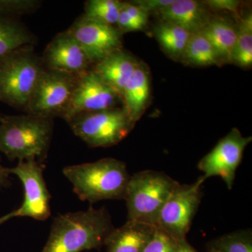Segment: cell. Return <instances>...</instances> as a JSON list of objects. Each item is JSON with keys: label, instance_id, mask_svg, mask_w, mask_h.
<instances>
[{"label": "cell", "instance_id": "cb8c5ba5", "mask_svg": "<svg viewBox=\"0 0 252 252\" xmlns=\"http://www.w3.org/2000/svg\"><path fill=\"white\" fill-rule=\"evenodd\" d=\"M211 252H252V237L250 230H239L214 240Z\"/></svg>", "mask_w": 252, "mask_h": 252}, {"label": "cell", "instance_id": "5bb4252c", "mask_svg": "<svg viewBox=\"0 0 252 252\" xmlns=\"http://www.w3.org/2000/svg\"><path fill=\"white\" fill-rule=\"evenodd\" d=\"M140 61L123 49L117 50L94 64L92 68L101 79L122 97L127 81Z\"/></svg>", "mask_w": 252, "mask_h": 252}, {"label": "cell", "instance_id": "9c48e42d", "mask_svg": "<svg viewBox=\"0 0 252 252\" xmlns=\"http://www.w3.org/2000/svg\"><path fill=\"white\" fill-rule=\"evenodd\" d=\"M44 164L36 160L18 161L16 167L8 168L10 175L21 180L24 199L21 207L15 210V217H30L45 220L51 216V195L44 178Z\"/></svg>", "mask_w": 252, "mask_h": 252}, {"label": "cell", "instance_id": "44dd1931", "mask_svg": "<svg viewBox=\"0 0 252 252\" xmlns=\"http://www.w3.org/2000/svg\"><path fill=\"white\" fill-rule=\"evenodd\" d=\"M181 63L197 67L221 66L215 49L201 31L192 33Z\"/></svg>", "mask_w": 252, "mask_h": 252}, {"label": "cell", "instance_id": "ffe728a7", "mask_svg": "<svg viewBox=\"0 0 252 252\" xmlns=\"http://www.w3.org/2000/svg\"><path fill=\"white\" fill-rule=\"evenodd\" d=\"M34 37L13 18L0 16V63L23 46L33 45Z\"/></svg>", "mask_w": 252, "mask_h": 252}, {"label": "cell", "instance_id": "f1b7e54d", "mask_svg": "<svg viewBox=\"0 0 252 252\" xmlns=\"http://www.w3.org/2000/svg\"><path fill=\"white\" fill-rule=\"evenodd\" d=\"M116 27L123 34L132 32L142 31L146 28L145 26H142L140 23L131 18L128 14H126L122 9H121Z\"/></svg>", "mask_w": 252, "mask_h": 252}, {"label": "cell", "instance_id": "30bf717a", "mask_svg": "<svg viewBox=\"0 0 252 252\" xmlns=\"http://www.w3.org/2000/svg\"><path fill=\"white\" fill-rule=\"evenodd\" d=\"M252 140V137H244L238 129H232L199 162L198 169L203 172L204 178L220 177L228 189L233 188L244 152Z\"/></svg>", "mask_w": 252, "mask_h": 252}, {"label": "cell", "instance_id": "3957f363", "mask_svg": "<svg viewBox=\"0 0 252 252\" xmlns=\"http://www.w3.org/2000/svg\"><path fill=\"white\" fill-rule=\"evenodd\" d=\"M53 134L52 120L30 114L0 118V152L9 160H36L47 156Z\"/></svg>", "mask_w": 252, "mask_h": 252}, {"label": "cell", "instance_id": "d6a6232c", "mask_svg": "<svg viewBox=\"0 0 252 252\" xmlns=\"http://www.w3.org/2000/svg\"><path fill=\"white\" fill-rule=\"evenodd\" d=\"M15 217V212L14 211L9 212V213L6 214V215L0 217V225H2L5 222L8 221V220H11V219L14 218Z\"/></svg>", "mask_w": 252, "mask_h": 252}, {"label": "cell", "instance_id": "4316f807", "mask_svg": "<svg viewBox=\"0 0 252 252\" xmlns=\"http://www.w3.org/2000/svg\"><path fill=\"white\" fill-rule=\"evenodd\" d=\"M173 1L174 0H135L131 2L150 15L158 14L172 4Z\"/></svg>", "mask_w": 252, "mask_h": 252}, {"label": "cell", "instance_id": "83f0119b", "mask_svg": "<svg viewBox=\"0 0 252 252\" xmlns=\"http://www.w3.org/2000/svg\"><path fill=\"white\" fill-rule=\"evenodd\" d=\"M209 9L216 11H228L238 15L241 1L238 0H207L203 1Z\"/></svg>", "mask_w": 252, "mask_h": 252}, {"label": "cell", "instance_id": "d6986e66", "mask_svg": "<svg viewBox=\"0 0 252 252\" xmlns=\"http://www.w3.org/2000/svg\"><path fill=\"white\" fill-rule=\"evenodd\" d=\"M154 34L162 51L181 62L192 33L174 23L160 21L154 28Z\"/></svg>", "mask_w": 252, "mask_h": 252}, {"label": "cell", "instance_id": "7c38bea8", "mask_svg": "<svg viewBox=\"0 0 252 252\" xmlns=\"http://www.w3.org/2000/svg\"><path fill=\"white\" fill-rule=\"evenodd\" d=\"M85 51L92 64L123 49V34L116 26L82 16L68 30Z\"/></svg>", "mask_w": 252, "mask_h": 252}, {"label": "cell", "instance_id": "836d02e7", "mask_svg": "<svg viewBox=\"0 0 252 252\" xmlns=\"http://www.w3.org/2000/svg\"><path fill=\"white\" fill-rule=\"evenodd\" d=\"M1 114H0V118H1Z\"/></svg>", "mask_w": 252, "mask_h": 252}, {"label": "cell", "instance_id": "4fadbf2b", "mask_svg": "<svg viewBox=\"0 0 252 252\" xmlns=\"http://www.w3.org/2000/svg\"><path fill=\"white\" fill-rule=\"evenodd\" d=\"M41 60L46 69L77 77L90 70L92 65L85 51L68 31L55 36Z\"/></svg>", "mask_w": 252, "mask_h": 252}, {"label": "cell", "instance_id": "9a60e30c", "mask_svg": "<svg viewBox=\"0 0 252 252\" xmlns=\"http://www.w3.org/2000/svg\"><path fill=\"white\" fill-rule=\"evenodd\" d=\"M151 81L148 67L140 62L123 92L122 107L135 124L143 116L150 103Z\"/></svg>", "mask_w": 252, "mask_h": 252}, {"label": "cell", "instance_id": "484cf974", "mask_svg": "<svg viewBox=\"0 0 252 252\" xmlns=\"http://www.w3.org/2000/svg\"><path fill=\"white\" fill-rule=\"evenodd\" d=\"M40 1L35 0H0V16L13 18L28 14L39 7Z\"/></svg>", "mask_w": 252, "mask_h": 252}, {"label": "cell", "instance_id": "6da1fadb", "mask_svg": "<svg viewBox=\"0 0 252 252\" xmlns=\"http://www.w3.org/2000/svg\"><path fill=\"white\" fill-rule=\"evenodd\" d=\"M104 207L69 212L54 219L41 252H81L99 250L114 229Z\"/></svg>", "mask_w": 252, "mask_h": 252}, {"label": "cell", "instance_id": "8992f818", "mask_svg": "<svg viewBox=\"0 0 252 252\" xmlns=\"http://www.w3.org/2000/svg\"><path fill=\"white\" fill-rule=\"evenodd\" d=\"M67 122L73 132L91 147L116 145L135 125L122 107L79 114Z\"/></svg>", "mask_w": 252, "mask_h": 252}, {"label": "cell", "instance_id": "8fae6325", "mask_svg": "<svg viewBox=\"0 0 252 252\" xmlns=\"http://www.w3.org/2000/svg\"><path fill=\"white\" fill-rule=\"evenodd\" d=\"M120 104L122 97L91 69L78 79L62 118L67 122L79 114L115 108Z\"/></svg>", "mask_w": 252, "mask_h": 252}, {"label": "cell", "instance_id": "e0dca14e", "mask_svg": "<svg viewBox=\"0 0 252 252\" xmlns=\"http://www.w3.org/2000/svg\"><path fill=\"white\" fill-rule=\"evenodd\" d=\"M155 228L147 223L127 220L109 235L104 245L107 252H142Z\"/></svg>", "mask_w": 252, "mask_h": 252}, {"label": "cell", "instance_id": "4dcf8cb0", "mask_svg": "<svg viewBox=\"0 0 252 252\" xmlns=\"http://www.w3.org/2000/svg\"><path fill=\"white\" fill-rule=\"evenodd\" d=\"M10 174L8 168L3 167L0 162V189L8 187L10 185Z\"/></svg>", "mask_w": 252, "mask_h": 252}, {"label": "cell", "instance_id": "1f68e13d", "mask_svg": "<svg viewBox=\"0 0 252 252\" xmlns=\"http://www.w3.org/2000/svg\"><path fill=\"white\" fill-rule=\"evenodd\" d=\"M177 252H197V251L193 247L190 246V245L187 243V240H185L180 242Z\"/></svg>", "mask_w": 252, "mask_h": 252}, {"label": "cell", "instance_id": "7402d4cb", "mask_svg": "<svg viewBox=\"0 0 252 252\" xmlns=\"http://www.w3.org/2000/svg\"><path fill=\"white\" fill-rule=\"evenodd\" d=\"M233 64L243 69L252 64V16L248 14L240 18L237 28L236 42L233 51Z\"/></svg>", "mask_w": 252, "mask_h": 252}, {"label": "cell", "instance_id": "7a4b0ae2", "mask_svg": "<svg viewBox=\"0 0 252 252\" xmlns=\"http://www.w3.org/2000/svg\"><path fill=\"white\" fill-rule=\"evenodd\" d=\"M63 172L77 196L90 203L124 200L130 177L126 164L113 158L69 165Z\"/></svg>", "mask_w": 252, "mask_h": 252}, {"label": "cell", "instance_id": "f546056e", "mask_svg": "<svg viewBox=\"0 0 252 252\" xmlns=\"http://www.w3.org/2000/svg\"><path fill=\"white\" fill-rule=\"evenodd\" d=\"M122 9L137 22L147 28L149 14L132 2H122Z\"/></svg>", "mask_w": 252, "mask_h": 252}, {"label": "cell", "instance_id": "5b68a950", "mask_svg": "<svg viewBox=\"0 0 252 252\" xmlns=\"http://www.w3.org/2000/svg\"><path fill=\"white\" fill-rule=\"evenodd\" d=\"M44 70L33 45L14 51L0 63V102L25 110Z\"/></svg>", "mask_w": 252, "mask_h": 252}, {"label": "cell", "instance_id": "52a82bcc", "mask_svg": "<svg viewBox=\"0 0 252 252\" xmlns=\"http://www.w3.org/2000/svg\"><path fill=\"white\" fill-rule=\"evenodd\" d=\"M78 79L70 74L45 69L25 111L30 115L50 120L62 118L72 99Z\"/></svg>", "mask_w": 252, "mask_h": 252}, {"label": "cell", "instance_id": "277c9868", "mask_svg": "<svg viewBox=\"0 0 252 252\" xmlns=\"http://www.w3.org/2000/svg\"><path fill=\"white\" fill-rule=\"evenodd\" d=\"M179 184L163 172L154 170L130 176L124 199L127 220L156 226L162 207Z\"/></svg>", "mask_w": 252, "mask_h": 252}, {"label": "cell", "instance_id": "e575fe53", "mask_svg": "<svg viewBox=\"0 0 252 252\" xmlns=\"http://www.w3.org/2000/svg\"></svg>", "mask_w": 252, "mask_h": 252}, {"label": "cell", "instance_id": "603a6c76", "mask_svg": "<svg viewBox=\"0 0 252 252\" xmlns=\"http://www.w3.org/2000/svg\"><path fill=\"white\" fill-rule=\"evenodd\" d=\"M122 1L117 0H90L85 4L84 16L97 22L116 26Z\"/></svg>", "mask_w": 252, "mask_h": 252}, {"label": "cell", "instance_id": "2e32d148", "mask_svg": "<svg viewBox=\"0 0 252 252\" xmlns=\"http://www.w3.org/2000/svg\"><path fill=\"white\" fill-rule=\"evenodd\" d=\"M157 15L160 21L174 23L191 33L201 31L211 18L203 1L195 0H174Z\"/></svg>", "mask_w": 252, "mask_h": 252}, {"label": "cell", "instance_id": "d4e9b609", "mask_svg": "<svg viewBox=\"0 0 252 252\" xmlns=\"http://www.w3.org/2000/svg\"><path fill=\"white\" fill-rule=\"evenodd\" d=\"M180 243L163 230L156 227L153 235L142 252H177Z\"/></svg>", "mask_w": 252, "mask_h": 252}, {"label": "cell", "instance_id": "ba28073f", "mask_svg": "<svg viewBox=\"0 0 252 252\" xmlns=\"http://www.w3.org/2000/svg\"><path fill=\"white\" fill-rule=\"evenodd\" d=\"M205 181L201 176L191 185L179 184L162 207L156 227L177 241L185 240L200 203Z\"/></svg>", "mask_w": 252, "mask_h": 252}, {"label": "cell", "instance_id": "ac0fdd59", "mask_svg": "<svg viewBox=\"0 0 252 252\" xmlns=\"http://www.w3.org/2000/svg\"><path fill=\"white\" fill-rule=\"evenodd\" d=\"M201 32L215 49L221 65L233 64L237 39V28L233 23L225 18L211 16Z\"/></svg>", "mask_w": 252, "mask_h": 252}]
</instances>
